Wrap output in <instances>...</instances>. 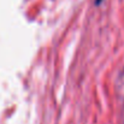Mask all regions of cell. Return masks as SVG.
Segmentation results:
<instances>
[{
    "mask_svg": "<svg viewBox=\"0 0 124 124\" xmlns=\"http://www.w3.org/2000/svg\"><path fill=\"white\" fill-rule=\"evenodd\" d=\"M101 1H102V0H95V4H100Z\"/></svg>",
    "mask_w": 124,
    "mask_h": 124,
    "instance_id": "cell-1",
    "label": "cell"
}]
</instances>
